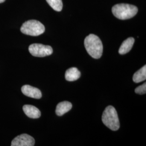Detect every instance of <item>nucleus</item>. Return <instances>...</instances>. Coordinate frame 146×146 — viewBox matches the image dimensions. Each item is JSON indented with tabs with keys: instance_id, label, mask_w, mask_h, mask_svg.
I'll list each match as a JSON object with an SVG mask.
<instances>
[{
	"instance_id": "obj_4",
	"label": "nucleus",
	"mask_w": 146,
	"mask_h": 146,
	"mask_svg": "<svg viewBox=\"0 0 146 146\" xmlns=\"http://www.w3.org/2000/svg\"><path fill=\"white\" fill-rule=\"evenodd\" d=\"M21 31L27 35L37 36L45 31L44 25L39 21L31 20L25 22L21 27Z\"/></svg>"
},
{
	"instance_id": "obj_9",
	"label": "nucleus",
	"mask_w": 146,
	"mask_h": 146,
	"mask_svg": "<svg viewBox=\"0 0 146 146\" xmlns=\"http://www.w3.org/2000/svg\"><path fill=\"white\" fill-rule=\"evenodd\" d=\"M135 42V39L133 37H129L122 42L120 49L119 50V52L121 55H124L129 52Z\"/></svg>"
},
{
	"instance_id": "obj_1",
	"label": "nucleus",
	"mask_w": 146,
	"mask_h": 146,
	"mask_svg": "<svg viewBox=\"0 0 146 146\" xmlns=\"http://www.w3.org/2000/svg\"><path fill=\"white\" fill-rule=\"evenodd\" d=\"M84 44L90 56L95 59H99L102 56L103 44L98 36L92 34L89 35L85 38Z\"/></svg>"
},
{
	"instance_id": "obj_3",
	"label": "nucleus",
	"mask_w": 146,
	"mask_h": 146,
	"mask_svg": "<svg viewBox=\"0 0 146 146\" xmlns=\"http://www.w3.org/2000/svg\"><path fill=\"white\" fill-rule=\"evenodd\" d=\"M102 121L104 125L111 131H117L120 128L118 115L115 108L111 106H108L104 111Z\"/></svg>"
},
{
	"instance_id": "obj_5",
	"label": "nucleus",
	"mask_w": 146,
	"mask_h": 146,
	"mask_svg": "<svg viewBox=\"0 0 146 146\" xmlns=\"http://www.w3.org/2000/svg\"><path fill=\"white\" fill-rule=\"evenodd\" d=\"M29 51L33 56L39 58L49 56L53 52L52 47L40 43H34L30 45Z\"/></svg>"
},
{
	"instance_id": "obj_8",
	"label": "nucleus",
	"mask_w": 146,
	"mask_h": 146,
	"mask_svg": "<svg viewBox=\"0 0 146 146\" xmlns=\"http://www.w3.org/2000/svg\"><path fill=\"white\" fill-rule=\"evenodd\" d=\"M23 110L28 117L31 119H38L41 116V111L34 106L29 104L24 105Z\"/></svg>"
},
{
	"instance_id": "obj_13",
	"label": "nucleus",
	"mask_w": 146,
	"mask_h": 146,
	"mask_svg": "<svg viewBox=\"0 0 146 146\" xmlns=\"http://www.w3.org/2000/svg\"><path fill=\"white\" fill-rule=\"evenodd\" d=\"M49 4L54 10L57 11H61L63 8L62 0H46Z\"/></svg>"
},
{
	"instance_id": "obj_11",
	"label": "nucleus",
	"mask_w": 146,
	"mask_h": 146,
	"mask_svg": "<svg viewBox=\"0 0 146 146\" xmlns=\"http://www.w3.org/2000/svg\"><path fill=\"white\" fill-rule=\"evenodd\" d=\"M81 73L78 68L72 67L67 69L65 74V78L68 81H74L80 78Z\"/></svg>"
},
{
	"instance_id": "obj_10",
	"label": "nucleus",
	"mask_w": 146,
	"mask_h": 146,
	"mask_svg": "<svg viewBox=\"0 0 146 146\" xmlns=\"http://www.w3.org/2000/svg\"><path fill=\"white\" fill-rule=\"evenodd\" d=\"M72 108V104L68 101H63L59 103L56 106V114L61 116L68 112Z\"/></svg>"
},
{
	"instance_id": "obj_14",
	"label": "nucleus",
	"mask_w": 146,
	"mask_h": 146,
	"mask_svg": "<svg viewBox=\"0 0 146 146\" xmlns=\"http://www.w3.org/2000/svg\"><path fill=\"white\" fill-rule=\"evenodd\" d=\"M146 83H144L141 86L137 87L135 89V92L136 94L143 95L146 93Z\"/></svg>"
},
{
	"instance_id": "obj_2",
	"label": "nucleus",
	"mask_w": 146,
	"mask_h": 146,
	"mask_svg": "<svg viewBox=\"0 0 146 146\" xmlns=\"http://www.w3.org/2000/svg\"><path fill=\"white\" fill-rule=\"evenodd\" d=\"M138 11L135 5L120 3L114 5L112 8L113 14L120 20H128L133 17Z\"/></svg>"
},
{
	"instance_id": "obj_7",
	"label": "nucleus",
	"mask_w": 146,
	"mask_h": 146,
	"mask_svg": "<svg viewBox=\"0 0 146 146\" xmlns=\"http://www.w3.org/2000/svg\"><path fill=\"white\" fill-rule=\"evenodd\" d=\"M21 91L25 95L29 98L40 99L42 97V93L40 90L30 85H25L22 86Z\"/></svg>"
},
{
	"instance_id": "obj_6",
	"label": "nucleus",
	"mask_w": 146,
	"mask_h": 146,
	"mask_svg": "<svg viewBox=\"0 0 146 146\" xmlns=\"http://www.w3.org/2000/svg\"><path fill=\"white\" fill-rule=\"evenodd\" d=\"M35 145V140L31 135L23 134L16 136L11 142V146H33Z\"/></svg>"
},
{
	"instance_id": "obj_15",
	"label": "nucleus",
	"mask_w": 146,
	"mask_h": 146,
	"mask_svg": "<svg viewBox=\"0 0 146 146\" xmlns=\"http://www.w3.org/2000/svg\"><path fill=\"white\" fill-rule=\"evenodd\" d=\"M5 0H0V3H3V2H4L5 1Z\"/></svg>"
},
{
	"instance_id": "obj_12",
	"label": "nucleus",
	"mask_w": 146,
	"mask_h": 146,
	"mask_svg": "<svg viewBox=\"0 0 146 146\" xmlns=\"http://www.w3.org/2000/svg\"><path fill=\"white\" fill-rule=\"evenodd\" d=\"M146 79V66L145 65L134 74L133 80L135 83L137 84L145 81Z\"/></svg>"
}]
</instances>
